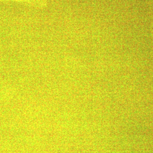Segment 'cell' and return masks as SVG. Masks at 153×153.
Wrapping results in <instances>:
<instances>
[{
	"label": "cell",
	"instance_id": "1",
	"mask_svg": "<svg viewBox=\"0 0 153 153\" xmlns=\"http://www.w3.org/2000/svg\"><path fill=\"white\" fill-rule=\"evenodd\" d=\"M1 1H11L25 4L26 5L32 6L39 9H43L48 6L47 0H0Z\"/></svg>",
	"mask_w": 153,
	"mask_h": 153
}]
</instances>
